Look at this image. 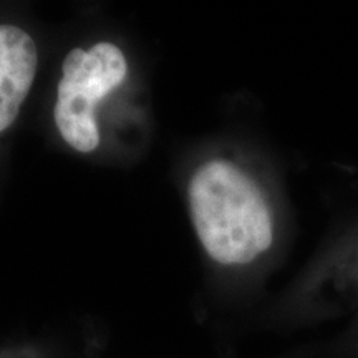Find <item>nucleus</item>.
I'll list each match as a JSON object with an SVG mask.
<instances>
[{
  "mask_svg": "<svg viewBox=\"0 0 358 358\" xmlns=\"http://www.w3.org/2000/svg\"><path fill=\"white\" fill-rule=\"evenodd\" d=\"M127 58L113 43H96L90 50L73 48L62 65L55 123L62 138L80 153L100 145L95 122L96 103L124 82Z\"/></svg>",
  "mask_w": 358,
  "mask_h": 358,
  "instance_id": "f03ea898",
  "label": "nucleus"
},
{
  "mask_svg": "<svg viewBox=\"0 0 358 358\" xmlns=\"http://www.w3.org/2000/svg\"><path fill=\"white\" fill-rule=\"evenodd\" d=\"M37 47L25 30L0 25V133L20 113L37 73Z\"/></svg>",
  "mask_w": 358,
  "mask_h": 358,
  "instance_id": "7ed1b4c3",
  "label": "nucleus"
},
{
  "mask_svg": "<svg viewBox=\"0 0 358 358\" xmlns=\"http://www.w3.org/2000/svg\"><path fill=\"white\" fill-rule=\"evenodd\" d=\"M317 287L327 306L348 307L358 303V232H348L327 248L317 272Z\"/></svg>",
  "mask_w": 358,
  "mask_h": 358,
  "instance_id": "20e7f679",
  "label": "nucleus"
},
{
  "mask_svg": "<svg viewBox=\"0 0 358 358\" xmlns=\"http://www.w3.org/2000/svg\"><path fill=\"white\" fill-rule=\"evenodd\" d=\"M192 224L222 266H245L274 243V216L259 182L231 159H213L189 182Z\"/></svg>",
  "mask_w": 358,
  "mask_h": 358,
  "instance_id": "f257e3e1",
  "label": "nucleus"
}]
</instances>
